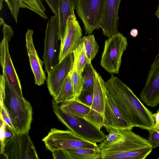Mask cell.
<instances>
[{
  "mask_svg": "<svg viewBox=\"0 0 159 159\" xmlns=\"http://www.w3.org/2000/svg\"><path fill=\"white\" fill-rule=\"evenodd\" d=\"M106 83L108 95L133 127H138L148 131L154 129L155 122L152 112L128 86L112 75Z\"/></svg>",
  "mask_w": 159,
  "mask_h": 159,
  "instance_id": "obj_1",
  "label": "cell"
},
{
  "mask_svg": "<svg viewBox=\"0 0 159 159\" xmlns=\"http://www.w3.org/2000/svg\"><path fill=\"white\" fill-rule=\"evenodd\" d=\"M0 106L9 117L16 134L29 133L33 120L32 107L24 98L19 96L0 76Z\"/></svg>",
  "mask_w": 159,
  "mask_h": 159,
  "instance_id": "obj_2",
  "label": "cell"
},
{
  "mask_svg": "<svg viewBox=\"0 0 159 159\" xmlns=\"http://www.w3.org/2000/svg\"><path fill=\"white\" fill-rule=\"evenodd\" d=\"M52 107L58 119L78 136L95 143H101L105 139L106 135L101 129L84 118L75 117L63 111L53 99Z\"/></svg>",
  "mask_w": 159,
  "mask_h": 159,
  "instance_id": "obj_3",
  "label": "cell"
},
{
  "mask_svg": "<svg viewBox=\"0 0 159 159\" xmlns=\"http://www.w3.org/2000/svg\"><path fill=\"white\" fill-rule=\"evenodd\" d=\"M132 129H123L124 137L121 140L102 149L101 159H127L128 154L132 151L152 146L148 139L134 133Z\"/></svg>",
  "mask_w": 159,
  "mask_h": 159,
  "instance_id": "obj_4",
  "label": "cell"
},
{
  "mask_svg": "<svg viewBox=\"0 0 159 159\" xmlns=\"http://www.w3.org/2000/svg\"><path fill=\"white\" fill-rule=\"evenodd\" d=\"M2 32L3 39L0 44V63L2 74L7 83L20 97L24 98L20 80L13 64L9 51L8 43L13 35L11 27L4 22Z\"/></svg>",
  "mask_w": 159,
  "mask_h": 159,
  "instance_id": "obj_5",
  "label": "cell"
},
{
  "mask_svg": "<svg viewBox=\"0 0 159 159\" xmlns=\"http://www.w3.org/2000/svg\"><path fill=\"white\" fill-rule=\"evenodd\" d=\"M105 42L101 66L111 74L119 73L122 55L128 45L126 38L117 31Z\"/></svg>",
  "mask_w": 159,
  "mask_h": 159,
  "instance_id": "obj_6",
  "label": "cell"
},
{
  "mask_svg": "<svg viewBox=\"0 0 159 159\" xmlns=\"http://www.w3.org/2000/svg\"><path fill=\"white\" fill-rule=\"evenodd\" d=\"M46 149L51 152L58 149L72 148H93L98 146L78 136L70 130H62L52 128L47 136L42 139Z\"/></svg>",
  "mask_w": 159,
  "mask_h": 159,
  "instance_id": "obj_7",
  "label": "cell"
},
{
  "mask_svg": "<svg viewBox=\"0 0 159 159\" xmlns=\"http://www.w3.org/2000/svg\"><path fill=\"white\" fill-rule=\"evenodd\" d=\"M60 40L58 13L54 14L48 21L45 31L44 51L43 57L45 69L49 73L59 62Z\"/></svg>",
  "mask_w": 159,
  "mask_h": 159,
  "instance_id": "obj_8",
  "label": "cell"
},
{
  "mask_svg": "<svg viewBox=\"0 0 159 159\" xmlns=\"http://www.w3.org/2000/svg\"><path fill=\"white\" fill-rule=\"evenodd\" d=\"M106 0H77L75 9L84 26L85 34L101 27Z\"/></svg>",
  "mask_w": 159,
  "mask_h": 159,
  "instance_id": "obj_9",
  "label": "cell"
},
{
  "mask_svg": "<svg viewBox=\"0 0 159 159\" xmlns=\"http://www.w3.org/2000/svg\"><path fill=\"white\" fill-rule=\"evenodd\" d=\"M93 98L90 109L84 118L98 129L103 126L105 100L107 94L106 82L94 69Z\"/></svg>",
  "mask_w": 159,
  "mask_h": 159,
  "instance_id": "obj_10",
  "label": "cell"
},
{
  "mask_svg": "<svg viewBox=\"0 0 159 159\" xmlns=\"http://www.w3.org/2000/svg\"><path fill=\"white\" fill-rule=\"evenodd\" d=\"M140 98L148 106L154 107L159 104V53L151 65Z\"/></svg>",
  "mask_w": 159,
  "mask_h": 159,
  "instance_id": "obj_11",
  "label": "cell"
},
{
  "mask_svg": "<svg viewBox=\"0 0 159 159\" xmlns=\"http://www.w3.org/2000/svg\"><path fill=\"white\" fill-rule=\"evenodd\" d=\"M74 62L73 53L59 62L48 74L46 79L49 92L55 98L58 94L66 77L72 70Z\"/></svg>",
  "mask_w": 159,
  "mask_h": 159,
  "instance_id": "obj_12",
  "label": "cell"
},
{
  "mask_svg": "<svg viewBox=\"0 0 159 159\" xmlns=\"http://www.w3.org/2000/svg\"><path fill=\"white\" fill-rule=\"evenodd\" d=\"M82 36V30L75 15L68 18L65 34L61 43L59 57V62L66 57L73 53Z\"/></svg>",
  "mask_w": 159,
  "mask_h": 159,
  "instance_id": "obj_13",
  "label": "cell"
},
{
  "mask_svg": "<svg viewBox=\"0 0 159 159\" xmlns=\"http://www.w3.org/2000/svg\"><path fill=\"white\" fill-rule=\"evenodd\" d=\"M103 126L107 132L112 129H132L133 128L108 95L107 92L105 100Z\"/></svg>",
  "mask_w": 159,
  "mask_h": 159,
  "instance_id": "obj_14",
  "label": "cell"
},
{
  "mask_svg": "<svg viewBox=\"0 0 159 159\" xmlns=\"http://www.w3.org/2000/svg\"><path fill=\"white\" fill-rule=\"evenodd\" d=\"M33 30L28 29L25 34L26 47L31 69L34 75L35 83L38 86L43 84L46 80L43 68L44 61L39 57L35 48L33 38Z\"/></svg>",
  "mask_w": 159,
  "mask_h": 159,
  "instance_id": "obj_15",
  "label": "cell"
},
{
  "mask_svg": "<svg viewBox=\"0 0 159 159\" xmlns=\"http://www.w3.org/2000/svg\"><path fill=\"white\" fill-rule=\"evenodd\" d=\"M121 1H106L101 28L104 35L108 37L118 31V11Z\"/></svg>",
  "mask_w": 159,
  "mask_h": 159,
  "instance_id": "obj_16",
  "label": "cell"
},
{
  "mask_svg": "<svg viewBox=\"0 0 159 159\" xmlns=\"http://www.w3.org/2000/svg\"><path fill=\"white\" fill-rule=\"evenodd\" d=\"M14 137L18 143L21 159L39 158L35 146L28 133L16 134Z\"/></svg>",
  "mask_w": 159,
  "mask_h": 159,
  "instance_id": "obj_17",
  "label": "cell"
},
{
  "mask_svg": "<svg viewBox=\"0 0 159 159\" xmlns=\"http://www.w3.org/2000/svg\"><path fill=\"white\" fill-rule=\"evenodd\" d=\"M61 109L72 116L84 118L89 113L90 107L82 102L78 97L75 96L70 100L61 103Z\"/></svg>",
  "mask_w": 159,
  "mask_h": 159,
  "instance_id": "obj_18",
  "label": "cell"
},
{
  "mask_svg": "<svg viewBox=\"0 0 159 159\" xmlns=\"http://www.w3.org/2000/svg\"><path fill=\"white\" fill-rule=\"evenodd\" d=\"M58 15L59 33L61 43L64 39L69 17L75 15L74 10L71 7L69 0H58Z\"/></svg>",
  "mask_w": 159,
  "mask_h": 159,
  "instance_id": "obj_19",
  "label": "cell"
},
{
  "mask_svg": "<svg viewBox=\"0 0 159 159\" xmlns=\"http://www.w3.org/2000/svg\"><path fill=\"white\" fill-rule=\"evenodd\" d=\"M69 159H101V151L98 146L93 148H72L65 149Z\"/></svg>",
  "mask_w": 159,
  "mask_h": 159,
  "instance_id": "obj_20",
  "label": "cell"
},
{
  "mask_svg": "<svg viewBox=\"0 0 159 159\" xmlns=\"http://www.w3.org/2000/svg\"><path fill=\"white\" fill-rule=\"evenodd\" d=\"M71 71L64 80L58 94L53 98L57 104L66 102L75 97L71 78Z\"/></svg>",
  "mask_w": 159,
  "mask_h": 159,
  "instance_id": "obj_21",
  "label": "cell"
},
{
  "mask_svg": "<svg viewBox=\"0 0 159 159\" xmlns=\"http://www.w3.org/2000/svg\"><path fill=\"white\" fill-rule=\"evenodd\" d=\"M73 54L74 61L76 63L78 71L79 74H82L86 65L89 62L87 56L84 42L82 37L74 50Z\"/></svg>",
  "mask_w": 159,
  "mask_h": 159,
  "instance_id": "obj_22",
  "label": "cell"
},
{
  "mask_svg": "<svg viewBox=\"0 0 159 159\" xmlns=\"http://www.w3.org/2000/svg\"><path fill=\"white\" fill-rule=\"evenodd\" d=\"M20 6L33 11L45 20L48 18L45 13V8L41 0H20Z\"/></svg>",
  "mask_w": 159,
  "mask_h": 159,
  "instance_id": "obj_23",
  "label": "cell"
},
{
  "mask_svg": "<svg viewBox=\"0 0 159 159\" xmlns=\"http://www.w3.org/2000/svg\"><path fill=\"white\" fill-rule=\"evenodd\" d=\"M94 68L91 61L86 65L82 75L83 80L82 90H87L93 94L94 85Z\"/></svg>",
  "mask_w": 159,
  "mask_h": 159,
  "instance_id": "obj_24",
  "label": "cell"
},
{
  "mask_svg": "<svg viewBox=\"0 0 159 159\" xmlns=\"http://www.w3.org/2000/svg\"><path fill=\"white\" fill-rule=\"evenodd\" d=\"M82 38L84 42L87 58L89 61H91L95 58L98 52L99 46L93 34L88 35Z\"/></svg>",
  "mask_w": 159,
  "mask_h": 159,
  "instance_id": "obj_25",
  "label": "cell"
},
{
  "mask_svg": "<svg viewBox=\"0 0 159 159\" xmlns=\"http://www.w3.org/2000/svg\"><path fill=\"white\" fill-rule=\"evenodd\" d=\"M123 129H112L109 130L105 139L98 145L100 150L121 140L124 137Z\"/></svg>",
  "mask_w": 159,
  "mask_h": 159,
  "instance_id": "obj_26",
  "label": "cell"
},
{
  "mask_svg": "<svg viewBox=\"0 0 159 159\" xmlns=\"http://www.w3.org/2000/svg\"><path fill=\"white\" fill-rule=\"evenodd\" d=\"M1 154L3 153L6 145L16 135L14 130L0 120Z\"/></svg>",
  "mask_w": 159,
  "mask_h": 159,
  "instance_id": "obj_27",
  "label": "cell"
},
{
  "mask_svg": "<svg viewBox=\"0 0 159 159\" xmlns=\"http://www.w3.org/2000/svg\"><path fill=\"white\" fill-rule=\"evenodd\" d=\"M71 76L75 96L78 97L82 91L84 82L82 74L78 73L76 63L74 61L71 71Z\"/></svg>",
  "mask_w": 159,
  "mask_h": 159,
  "instance_id": "obj_28",
  "label": "cell"
},
{
  "mask_svg": "<svg viewBox=\"0 0 159 159\" xmlns=\"http://www.w3.org/2000/svg\"><path fill=\"white\" fill-rule=\"evenodd\" d=\"M4 1L10 10L15 22L18 23V18L20 9V0H0V10L3 8L2 2Z\"/></svg>",
  "mask_w": 159,
  "mask_h": 159,
  "instance_id": "obj_29",
  "label": "cell"
},
{
  "mask_svg": "<svg viewBox=\"0 0 159 159\" xmlns=\"http://www.w3.org/2000/svg\"><path fill=\"white\" fill-rule=\"evenodd\" d=\"M153 148L151 146L134 149L128 154L127 159H144L151 153Z\"/></svg>",
  "mask_w": 159,
  "mask_h": 159,
  "instance_id": "obj_30",
  "label": "cell"
},
{
  "mask_svg": "<svg viewBox=\"0 0 159 159\" xmlns=\"http://www.w3.org/2000/svg\"><path fill=\"white\" fill-rule=\"evenodd\" d=\"M148 131V139L153 148L159 147V131L154 129L149 130Z\"/></svg>",
  "mask_w": 159,
  "mask_h": 159,
  "instance_id": "obj_31",
  "label": "cell"
},
{
  "mask_svg": "<svg viewBox=\"0 0 159 159\" xmlns=\"http://www.w3.org/2000/svg\"><path fill=\"white\" fill-rule=\"evenodd\" d=\"M78 98L82 102L91 107L93 98L92 93L87 90H82Z\"/></svg>",
  "mask_w": 159,
  "mask_h": 159,
  "instance_id": "obj_32",
  "label": "cell"
},
{
  "mask_svg": "<svg viewBox=\"0 0 159 159\" xmlns=\"http://www.w3.org/2000/svg\"><path fill=\"white\" fill-rule=\"evenodd\" d=\"M51 152L54 159H69L68 154L65 149H56L53 150Z\"/></svg>",
  "mask_w": 159,
  "mask_h": 159,
  "instance_id": "obj_33",
  "label": "cell"
},
{
  "mask_svg": "<svg viewBox=\"0 0 159 159\" xmlns=\"http://www.w3.org/2000/svg\"><path fill=\"white\" fill-rule=\"evenodd\" d=\"M0 111V120L3 121L14 131V128L9 117L4 108L1 106Z\"/></svg>",
  "mask_w": 159,
  "mask_h": 159,
  "instance_id": "obj_34",
  "label": "cell"
},
{
  "mask_svg": "<svg viewBox=\"0 0 159 159\" xmlns=\"http://www.w3.org/2000/svg\"><path fill=\"white\" fill-rule=\"evenodd\" d=\"M54 14L58 12V0H44Z\"/></svg>",
  "mask_w": 159,
  "mask_h": 159,
  "instance_id": "obj_35",
  "label": "cell"
},
{
  "mask_svg": "<svg viewBox=\"0 0 159 159\" xmlns=\"http://www.w3.org/2000/svg\"><path fill=\"white\" fill-rule=\"evenodd\" d=\"M152 116L155 122V127L159 124V109L155 113L152 114Z\"/></svg>",
  "mask_w": 159,
  "mask_h": 159,
  "instance_id": "obj_36",
  "label": "cell"
},
{
  "mask_svg": "<svg viewBox=\"0 0 159 159\" xmlns=\"http://www.w3.org/2000/svg\"><path fill=\"white\" fill-rule=\"evenodd\" d=\"M138 34V31L136 29H133L131 30L130 34L131 36L135 38L137 37Z\"/></svg>",
  "mask_w": 159,
  "mask_h": 159,
  "instance_id": "obj_37",
  "label": "cell"
},
{
  "mask_svg": "<svg viewBox=\"0 0 159 159\" xmlns=\"http://www.w3.org/2000/svg\"><path fill=\"white\" fill-rule=\"evenodd\" d=\"M77 0H69L70 4L72 9H75Z\"/></svg>",
  "mask_w": 159,
  "mask_h": 159,
  "instance_id": "obj_38",
  "label": "cell"
},
{
  "mask_svg": "<svg viewBox=\"0 0 159 159\" xmlns=\"http://www.w3.org/2000/svg\"><path fill=\"white\" fill-rule=\"evenodd\" d=\"M157 7V10L156 11L155 15L157 16V18L159 19V4Z\"/></svg>",
  "mask_w": 159,
  "mask_h": 159,
  "instance_id": "obj_39",
  "label": "cell"
},
{
  "mask_svg": "<svg viewBox=\"0 0 159 159\" xmlns=\"http://www.w3.org/2000/svg\"><path fill=\"white\" fill-rule=\"evenodd\" d=\"M154 129L159 131V124L157 126H155Z\"/></svg>",
  "mask_w": 159,
  "mask_h": 159,
  "instance_id": "obj_40",
  "label": "cell"
},
{
  "mask_svg": "<svg viewBox=\"0 0 159 159\" xmlns=\"http://www.w3.org/2000/svg\"><path fill=\"white\" fill-rule=\"evenodd\" d=\"M157 159H159V157H158L157 158Z\"/></svg>",
  "mask_w": 159,
  "mask_h": 159,
  "instance_id": "obj_41",
  "label": "cell"
}]
</instances>
